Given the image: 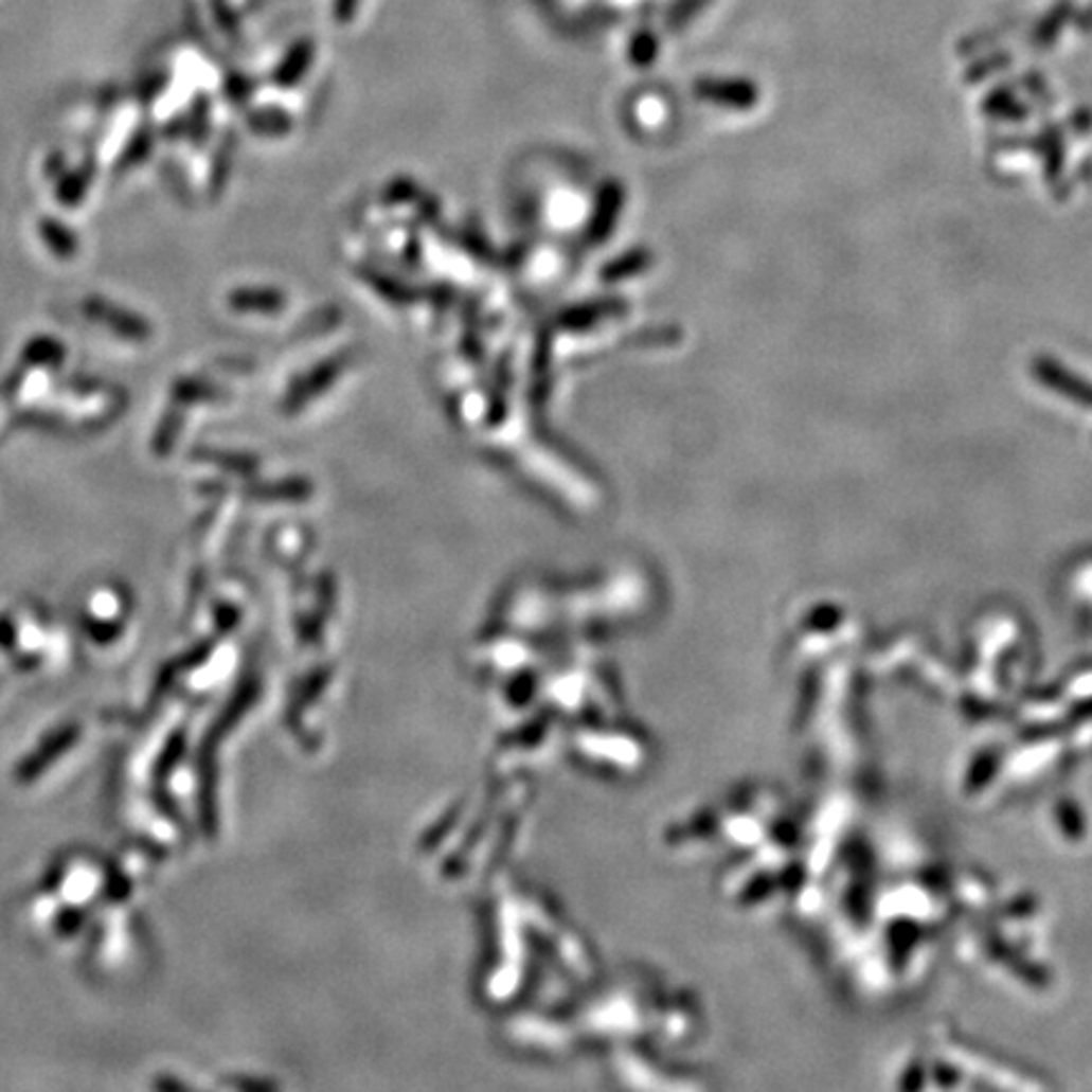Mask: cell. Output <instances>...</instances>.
<instances>
[{
	"instance_id": "7",
	"label": "cell",
	"mask_w": 1092,
	"mask_h": 1092,
	"mask_svg": "<svg viewBox=\"0 0 1092 1092\" xmlns=\"http://www.w3.org/2000/svg\"><path fill=\"white\" fill-rule=\"evenodd\" d=\"M1009 54H1004V51H999V54H993L989 58H984V61H973L971 69L966 71V78L969 82H981V78H986L989 74H997V71H1002L1004 67H1009Z\"/></svg>"
},
{
	"instance_id": "8",
	"label": "cell",
	"mask_w": 1092,
	"mask_h": 1092,
	"mask_svg": "<svg viewBox=\"0 0 1092 1092\" xmlns=\"http://www.w3.org/2000/svg\"><path fill=\"white\" fill-rule=\"evenodd\" d=\"M1024 82H1026V89L1035 91L1037 96H1048V87H1044L1042 76H1039V74H1026Z\"/></svg>"
},
{
	"instance_id": "3",
	"label": "cell",
	"mask_w": 1092,
	"mask_h": 1092,
	"mask_svg": "<svg viewBox=\"0 0 1092 1092\" xmlns=\"http://www.w3.org/2000/svg\"><path fill=\"white\" fill-rule=\"evenodd\" d=\"M1070 18H1072V0H1059L1055 8H1052L1048 16L1037 23L1035 34H1032V43H1035L1037 49H1048V46L1055 43L1059 31L1068 25Z\"/></svg>"
},
{
	"instance_id": "2",
	"label": "cell",
	"mask_w": 1092,
	"mask_h": 1092,
	"mask_svg": "<svg viewBox=\"0 0 1092 1092\" xmlns=\"http://www.w3.org/2000/svg\"><path fill=\"white\" fill-rule=\"evenodd\" d=\"M696 94L698 100L729 109H751L758 102V87L747 78H701Z\"/></svg>"
},
{
	"instance_id": "4",
	"label": "cell",
	"mask_w": 1092,
	"mask_h": 1092,
	"mask_svg": "<svg viewBox=\"0 0 1092 1092\" xmlns=\"http://www.w3.org/2000/svg\"><path fill=\"white\" fill-rule=\"evenodd\" d=\"M74 738H76V731H74V729L61 731V734H58V736L54 738V741L49 744V747L38 751V756H31L29 762L23 764V769L18 771V776H23V780H31V776H36L38 771H43L46 764L54 762V758H56L58 754H64V751H67V747H69L71 741H74Z\"/></svg>"
},
{
	"instance_id": "1",
	"label": "cell",
	"mask_w": 1092,
	"mask_h": 1092,
	"mask_svg": "<svg viewBox=\"0 0 1092 1092\" xmlns=\"http://www.w3.org/2000/svg\"><path fill=\"white\" fill-rule=\"evenodd\" d=\"M1032 372H1035V377L1048 390L1092 410V382L1075 375V372H1070L1062 362H1057V359L1052 357H1035L1032 359Z\"/></svg>"
},
{
	"instance_id": "6",
	"label": "cell",
	"mask_w": 1092,
	"mask_h": 1092,
	"mask_svg": "<svg viewBox=\"0 0 1092 1092\" xmlns=\"http://www.w3.org/2000/svg\"><path fill=\"white\" fill-rule=\"evenodd\" d=\"M1037 142H1042L1044 162H1048V178H1057L1062 173V135L1057 127L1044 129V135Z\"/></svg>"
},
{
	"instance_id": "9",
	"label": "cell",
	"mask_w": 1092,
	"mask_h": 1092,
	"mask_svg": "<svg viewBox=\"0 0 1092 1092\" xmlns=\"http://www.w3.org/2000/svg\"><path fill=\"white\" fill-rule=\"evenodd\" d=\"M703 3H705V0H691V3H685V5H683V8H680V13H678V16H680V18L691 16V13H693V11H698V8H701V5H703Z\"/></svg>"
},
{
	"instance_id": "5",
	"label": "cell",
	"mask_w": 1092,
	"mask_h": 1092,
	"mask_svg": "<svg viewBox=\"0 0 1092 1092\" xmlns=\"http://www.w3.org/2000/svg\"><path fill=\"white\" fill-rule=\"evenodd\" d=\"M984 112L999 117V120H1024L1030 109H1026L1022 102H1017L1009 89H997L993 94L986 96Z\"/></svg>"
}]
</instances>
